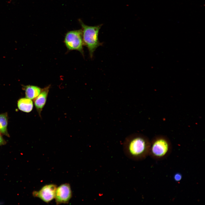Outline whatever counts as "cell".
<instances>
[{
  "label": "cell",
  "instance_id": "11",
  "mask_svg": "<svg viewBox=\"0 0 205 205\" xmlns=\"http://www.w3.org/2000/svg\"><path fill=\"white\" fill-rule=\"evenodd\" d=\"M6 143V141L4 139L2 135L0 134V146L5 145Z\"/></svg>",
  "mask_w": 205,
  "mask_h": 205
},
{
  "label": "cell",
  "instance_id": "7",
  "mask_svg": "<svg viewBox=\"0 0 205 205\" xmlns=\"http://www.w3.org/2000/svg\"><path fill=\"white\" fill-rule=\"evenodd\" d=\"M50 87L49 85L42 89L40 94L34 100L35 107L40 117L41 112L46 102Z\"/></svg>",
  "mask_w": 205,
  "mask_h": 205
},
{
  "label": "cell",
  "instance_id": "4",
  "mask_svg": "<svg viewBox=\"0 0 205 205\" xmlns=\"http://www.w3.org/2000/svg\"><path fill=\"white\" fill-rule=\"evenodd\" d=\"M64 42L69 50H77L83 55L82 30H71L66 34Z\"/></svg>",
  "mask_w": 205,
  "mask_h": 205
},
{
  "label": "cell",
  "instance_id": "1",
  "mask_svg": "<svg viewBox=\"0 0 205 205\" xmlns=\"http://www.w3.org/2000/svg\"><path fill=\"white\" fill-rule=\"evenodd\" d=\"M150 141L139 133H134L127 137L123 143V150L129 159L135 161L145 159L149 155Z\"/></svg>",
  "mask_w": 205,
  "mask_h": 205
},
{
  "label": "cell",
  "instance_id": "5",
  "mask_svg": "<svg viewBox=\"0 0 205 205\" xmlns=\"http://www.w3.org/2000/svg\"><path fill=\"white\" fill-rule=\"evenodd\" d=\"M57 186L54 184L45 185L39 191H34L33 196L37 197L46 203H49L55 198Z\"/></svg>",
  "mask_w": 205,
  "mask_h": 205
},
{
  "label": "cell",
  "instance_id": "6",
  "mask_svg": "<svg viewBox=\"0 0 205 205\" xmlns=\"http://www.w3.org/2000/svg\"><path fill=\"white\" fill-rule=\"evenodd\" d=\"M72 196V191L69 184H63L57 188L55 197L57 204L68 203Z\"/></svg>",
  "mask_w": 205,
  "mask_h": 205
},
{
  "label": "cell",
  "instance_id": "9",
  "mask_svg": "<svg viewBox=\"0 0 205 205\" xmlns=\"http://www.w3.org/2000/svg\"><path fill=\"white\" fill-rule=\"evenodd\" d=\"M26 97L31 100L34 99L40 93L42 89L32 85H28L24 87Z\"/></svg>",
  "mask_w": 205,
  "mask_h": 205
},
{
  "label": "cell",
  "instance_id": "8",
  "mask_svg": "<svg viewBox=\"0 0 205 205\" xmlns=\"http://www.w3.org/2000/svg\"><path fill=\"white\" fill-rule=\"evenodd\" d=\"M17 106L19 109L25 112H31L33 107V104L32 100L26 98H22L17 101Z\"/></svg>",
  "mask_w": 205,
  "mask_h": 205
},
{
  "label": "cell",
  "instance_id": "10",
  "mask_svg": "<svg viewBox=\"0 0 205 205\" xmlns=\"http://www.w3.org/2000/svg\"><path fill=\"white\" fill-rule=\"evenodd\" d=\"M8 116L7 112L0 114V134L9 137L7 130Z\"/></svg>",
  "mask_w": 205,
  "mask_h": 205
},
{
  "label": "cell",
  "instance_id": "3",
  "mask_svg": "<svg viewBox=\"0 0 205 205\" xmlns=\"http://www.w3.org/2000/svg\"><path fill=\"white\" fill-rule=\"evenodd\" d=\"M82 28V36L84 44L87 48L91 58H92L94 52L99 46L102 45L98 38L99 30L101 25L91 26L84 24L80 20Z\"/></svg>",
  "mask_w": 205,
  "mask_h": 205
},
{
  "label": "cell",
  "instance_id": "2",
  "mask_svg": "<svg viewBox=\"0 0 205 205\" xmlns=\"http://www.w3.org/2000/svg\"><path fill=\"white\" fill-rule=\"evenodd\" d=\"M172 150V145L169 139L165 136L158 135L150 141L149 155L155 160H162L167 157Z\"/></svg>",
  "mask_w": 205,
  "mask_h": 205
}]
</instances>
